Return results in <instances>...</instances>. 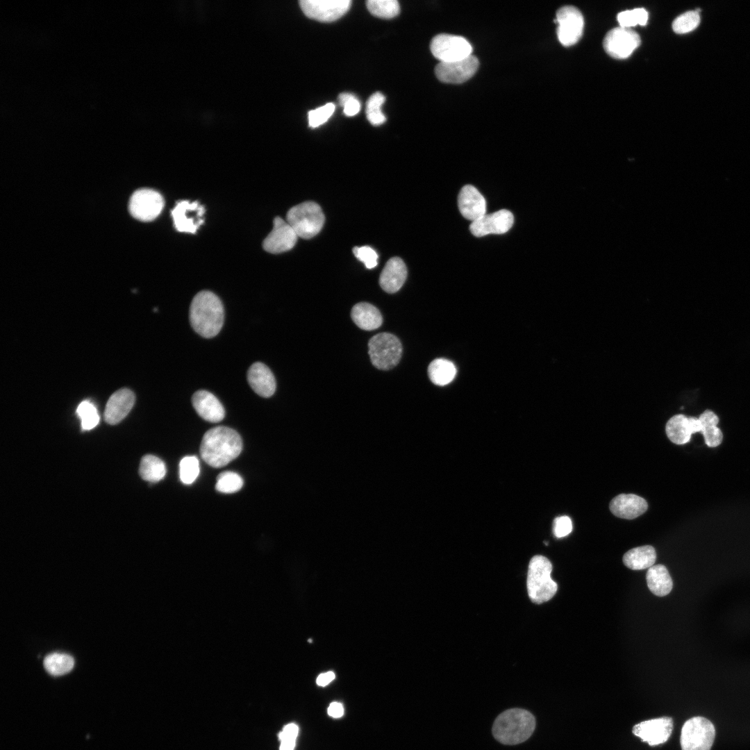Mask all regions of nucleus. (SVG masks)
<instances>
[{
	"label": "nucleus",
	"instance_id": "nucleus-36",
	"mask_svg": "<svg viewBox=\"0 0 750 750\" xmlns=\"http://www.w3.org/2000/svg\"><path fill=\"white\" fill-rule=\"evenodd\" d=\"M76 412L81 420L83 430H91L99 424V415L97 410L90 401H83L78 406Z\"/></svg>",
	"mask_w": 750,
	"mask_h": 750
},
{
	"label": "nucleus",
	"instance_id": "nucleus-2",
	"mask_svg": "<svg viewBox=\"0 0 750 750\" xmlns=\"http://www.w3.org/2000/svg\"><path fill=\"white\" fill-rule=\"evenodd\" d=\"M224 310L220 299L210 291L198 292L193 298L189 311L192 328L201 336L210 338L222 328Z\"/></svg>",
	"mask_w": 750,
	"mask_h": 750
},
{
	"label": "nucleus",
	"instance_id": "nucleus-15",
	"mask_svg": "<svg viewBox=\"0 0 750 750\" xmlns=\"http://www.w3.org/2000/svg\"><path fill=\"white\" fill-rule=\"evenodd\" d=\"M513 223L512 213L503 209L491 214H485L472 222L469 229L476 237H483L489 234H503L511 228Z\"/></svg>",
	"mask_w": 750,
	"mask_h": 750
},
{
	"label": "nucleus",
	"instance_id": "nucleus-9",
	"mask_svg": "<svg viewBox=\"0 0 750 750\" xmlns=\"http://www.w3.org/2000/svg\"><path fill=\"white\" fill-rule=\"evenodd\" d=\"M164 207V199L157 191L149 188L136 190L131 197L128 209L131 215L142 222L155 219Z\"/></svg>",
	"mask_w": 750,
	"mask_h": 750
},
{
	"label": "nucleus",
	"instance_id": "nucleus-4",
	"mask_svg": "<svg viewBox=\"0 0 750 750\" xmlns=\"http://www.w3.org/2000/svg\"><path fill=\"white\" fill-rule=\"evenodd\" d=\"M551 571L552 565L546 557L536 555L531 559L526 585L532 602L542 603L550 600L556 593L558 585L551 578Z\"/></svg>",
	"mask_w": 750,
	"mask_h": 750
},
{
	"label": "nucleus",
	"instance_id": "nucleus-12",
	"mask_svg": "<svg viewBox=\"0 0 750 750\" xmlns=\"http://www.w3.org/2000/svg\"><path fill=\"white\" fill-rule=\"evenodd\" d=\"M603 44L609 56L617 59H624L640 46V38L632 29L619 26L606 34Z\"/></svg>",
	"mask_w": 750,
	"mask_h": 750
},
{
	"label": "nucleus",
	"instance_id": "nucleus-13",
	"mask_svg": "<svg viewBox=\"0 0 750 750\" xmlns=\"http://www.w3.org/2000/svg\"><path fill=\"white\" fill-rule=\"evenodd\" d=\"M479 62L473 55L452 62H440L435 68L437 78L447 83H462L472 78L478 68Z\"/></svg>",
	"mask_w": 750,
	"mask_h": 750
},
{
	"label": "nucleus",
	"instance_id": "nucleus-32",
	"mask_svg": "<svg viewBox=\"0 0 750 750\" xmlns=\"http://www.w3.org/2000/svg\"><path fill=\"white\" fill-rule=\"evenodd\" d=\"M366 5L371 14L383 19L393 18L400 11L399 3L397 0H369Z\"/></svg>",
	"mask_w": 750,
	"mask_h": 750
},
{
	"label": "nucleus",
	"instance_id": "nucleus-43",
	"mask_svg": "<svg viewBox=\"0 0 750 750\" xmlns=\"http://www.w3.org/2000/svg\"><path fill=\"white\" fill-rule=\"evenodd\" d=\"M572 522L568 516H560L553 520V532L556 538H560L568 535L572 531Z\"/></svg>",
	"mask_w": 750,
	"mask_h": 750
},
{
	"label": "nucleus",
	"instance_id": "nucleus-41",
	"mask_svg": "<svg viewBox=\"0 0 750 750\" xmlns=\"http://www.w3.org/2000/svg\"><path fill=\"white\" fill-rule=\"evenodd\" d=\"M353 253L356 258L362 262L367 269H370L374 268L378 264V256L377 253L369 246H362L360 247H355L353 249Z\"/></svg>",
	"mask_w": 750,
	"mask_h": 750
},
{
	"label": "nucleus",
	"instance_id": "nucleus-6",
	"mask_svg": "<svg viewBox=\"0 0 750 750\" xmlns=\"http://www.w3.org/2000/svg\"><path fill=\"white\" fill-rule=\"evenodd\" d=\"M368 353L372 365L378 369L388 370L399 362L401 344L395 335L381 333L373 336L368 342Z\"/></svg>",
	"mask_w": 750,
	"mask_h": 750
},
{
	"label": "nucleus",
	"instance_id": "nucleus-3",
	"mask_svg": "<svg viewBox=\"0 0 750 750\" xmlns=\"http://www.w3.org/2000/svg\"><path fill=\"white\" fill-rule=\"evenodd\" d=\"M535 724V718L530 711L513 708L497 717L492 733L500 743L515 745L525 742L532 735Z\"/></svg>",
	"mask_w": 750,
	"mask_h": 750
},
{
	"label": "nucleus",
	"instance_id": "nucleus-40",
	"mask_svg": "<svg viewBox=\"0 0 750 750\" xmlns=\"http://www.w3.org/2000/svg\"><path fill=\"white\" fill-rule=\"evenodd\" d=\"M299 733V727L294 723L285 725L279 732L278 737L281 741L279 750H294Z\"/></svg>",
	"mask_w": 750,
	"mask_h": 750
},
{
	"label": "nucleus",
	"instance_id": "nucleus-24",
	"mask_svg": "<svg viewBox=\"0 0 750 750\" xmlns=\"http://www.w3.org/2000/svg\"><path fill=\"white\" fill-rule=\"evenodd\" d=\"M407 277V269L399 257L390 258L385 264L379 278L381 288L388 293H394L402 287Z\"/></svg>",
	"mask_w": 750,
	"mask_h": 750
},
{
	"label": "nucleus",
	"instance_id": "nucleus-44",
	"mask_svg": "<svg viewBox=\"0 0 750 750\" xmlns=\"http://www.w3.org/2000/svg\"><path fill=\"white\" fill-rule=\"evenodd\" d=\"M327 712L333 718H339L344 715V708L340 703L333 702L329 705Z\"/></svg>",
	"mask_w": 750,
	"mask_h": 750
},
{
	"label": "nucleus",
	"instance_id": "nucleus-10",
	"mask_svg": "<svg viewBox=\"0 0 750 750\" xmlns=\"http://www.w3.org/2000/svg\"><path fill=\"white\" fill-rule=\"evenodd\" d=\"M555 22L558 24V38L563 46H572L581 38L584 19L581 12L576 7L565 6L560 8L557 11Z\"/></svg>",
	"mask_w": 750,
	"mask_h": 750
},
{
	"label": "nucleus",
	"instance_id": "nucleus-26",
	"mask_svg": "<svg viewBox=\"0 0 750 750\" xmlns=\"http://www.w3.org/2000/svg\"><path fill=\"white\" fill-rule=\"evenodd\" d=\"M646 578L649 590L656 596H666L672 589V578L667 568L662 565L649 567Z\"/></svg>",
	"mask_w": 750,
	"mask_h": 750
},
{
	"label": "nucleus",
	"instance_id": "nucleus-14",
	"mask_svg": "<svg viewBox=\"0 0 750 750\" xmlns=\"http://www.w3.org/2000/svg\"><path fill=\"white\" fill-rule=\"evenodd\" d=\"M171 213L174 226L179 232L195 233L204 222L205 209L198 201H179Z\"/></svg>",
	"mask_w": 750,
	"mask_h": 750
},
{
	"label": "nucleus",
	"instance_id": "nucleus-28",
	"mask_svg": "<svg viewBox=\"0 0 750 750\" xmlns=\"http://www.w3.org/2000/svg\"><path fill=\"white\" fill-rule=\"evenodd\" d=\"M699 419L702 424L701 433L703 435L706 444L709 447L719 446L722 442L723 434L717 426L719 422L717 415L712 410H706L700 415Z\"/></svg>",
	"mask_w": 750,
	"mask_h": 750
},
{
	"label": "nucleus",
	"instance_id": "nucleus-7",
	"mask_svg": "<svg viewBox=\"0 0 750 750\" xmlns=\"http://www.w3.org/2000/svg\"><path fill=\"white\" fill-rule=\"evenodd\" d=\"M715 737V729L710 721L703 717H694L683 724L680 742L682 750H710Z\"/></svg>",
	"mask_w": 750,
	"mask_h": 750
},
{
	"label": "nucleus",
	"instance_id": "nucleus-11",
	"mask_svg": "<svg viewBox=\"0 0 750 750\" xmlns=\"http://www.w3.org/2000/svg\"><path fill=\"white\" fill-rule=\"evenodd\" d=\"M300 7L309 18L331 22L343 16L350 8L351 0H301Z\"/></svg>",
	"mask_w": 750,
	"mask_h": 750
},
{
	"label": "nucleus",
	"instance_id": "nucleus-33",
	"mask_svg": "<svg viewBox=\"0 0 750 750\" xmlns=\"http://www.w3.org/2000/svg\"><path fill=\"white\" fill-rule=\"evenodd\" d=\"M385 101V96L379 92L372 94L368 99L365 112L371 124L380 126L385 122L386 117L381 111V106Z\"/></svg>",
	"mask_w": 750,
	"mask_h": 750
},
{
	"label": "nucleus",
	"instance_id": "nucleus-22",
	"mask_svg": "<svg viewBox=\"0 0 750 750\" xmlns=\"http://www.w3.org/2000/svg\"><path fill=\"white\" fill-rule=\"evenodd\" d=\"M648 504L646 500L633 494H621L613 498L610 503L611 512L622 519H633L646 512Z\"/></svg>",
	"mask_w": 750,
	"mask_h": 750
},
{
	"label": "nucleus",
	"instance_id": "nucleus-23",
	"mask_svg": "<svg viewBox=\"0 0 750 750\" xmlns=\"http://www.w3.org/2000/svg\"><path fill=\"white\" fill-rule=\"evenodd\" d=\"M247 381L252 390L259 396L269 397L276 388V380L269 368L265 364L256 362L251 365L247 372Z\"/></svg>",
	"mask_w": 750,
	"mask_h": 750
},
{
	"label": "nucleus",
	"instance_id": "nucleus-38",
	"mask_svg": "<svg viewBox=\"0 0 750 750\" xmlns=\"http://www.w3.org/2000/svg\"><path fill=\"white\" fill-rule=\"evenodd\" d=\"M617 18L621 27L630 28L638 24L645 26L648 20V12L642 8H635L619 12Z\"/></svg>",
	"mask_w": 750,
	"mask_h": 750
},
{
	"label": "nucleus",
	"instance_id": "nucleus-20",
	"mask_svg": "<svg viewBox=\"0 0 750 750\" xmlns=\"http://www.w3.org/2000/svg\"><path fill=\"white\" fill-rule=\"evenodd\" d=\"M135 401L133 392L128 388H122L114 392L106 406V422L111 425L120 422L131 411Z\"/></svg>",
	"mask_w": 750,
	"mask_h": 750
},
{
	"label": "nucleus",
	"instance_id": "nucleus-5",
	"mask_svg": "<svg viewBox=\"0 0 750 750\" xmlns=\"http://www.w3.org/2000/svg\"><path fill=\"white\" fill-rule=\"evenodd\" d=\"M286 219L298 237L310 239L321 231L325 217L317 203L306 201L291 208L287 213Z\"/></svg>",
	"mask_w": 750,
	"mask_h": 750
},
{
	"label": "nucleus",
	"instance_id": "nucleus-25",
	"mask_svg": "<svg viewBox=\"0 0 750 750\" xmlns=\"http://www.w3.org/2000/svg\"><path fill=\"white\" fill-rule=\"evenodd\" d=\"M351 319L361 329L372 331L380 327L383 322L380 311L373 305L361 302L351 309Z\"/></svg>",
	"mask_w": 750,
	"mask_h": 750
},
{
	"label": "nucleus",
	"instance_id": "nucleus-42",
	"mask_svg": "<svg viewBox=\"0 0 750 750\" xmlns=\"http://www.w3.org/2000/svg\"><path fill=\"white\" fill-rule=\"evenodd\" d=\"M338 103L343 107L346 116L352 117L360 110V103L356 97L351 93L343 92L338 96Z\"/></svg>",
	"mask_w": 750,
	"mask_h": 750
},
{
	"label": "nucleus",
	"instance_id": "nucleus-39",
	"mask_svg": "<svg viewBox=\"0 0 750 750\" xmlns=\"http://www.w3.org/2000/svg\"><path fill=\"white\" fill-rule=\"evenodd\" d=\"M335 106L328 103L308 112V124L311 128H316L324 124L333 114Z\"/></svg>",
	"mask_w": 750,
	"mask_h": 750
},
{
	"label": "nucleus",
	"instance_id": "nucleus-8",
	"mask_svg": "<svg viewBox=\"0 0 750 750\" xmlns=\"http://www.w3.org/2000/svg\"><path fill=\"white\" fill-rule=\"evenodd\" d=\"M434 57L440 62H452L467 58L472 55L471 44L463 37L439 34L435 36L430 44Z\"/></svg>",
	"mask_w": 750,
	"mask_h": 750
},
{
	"label": "nucleus",
	"instance_id": "nucleus-17",
	"mask_svg": "<svg viewBox=\"0 0 750 750\" xmlns=\"http://www.w3.org/2000/svg\"><path fill=\"white\" fill-rule=\"evenodd\" d=\"M672 730V719L662 717L637 724L633 728V733L643 742L654 746L665 742L670 737Z\"/></svg>",
	"mask_w": 750,
	"mask_h": 750
},
{
	"label": "nucleus",
	"instance_id": "nucleus-35",
	"mask_svg": "<svg viewBox=\"0 0 750 750\" xmlns=\"http://www.w3.org/2000/svg\"><path fill=\"white\" fill-rule=\"evenodd\" d=\"M698 10H690L678 16L672 23L674 31L678 34H684L694 30L700 23V15Z\"/></svg>",
	"mask_w": 750,
	"mask_h": 750
},
{
	"label": "nucleus",
	"instance_id": "nucleus-45",
	"mask_svg": "<svg viewBox=\"0 0 750 750\" xmlns=\"http://www.w3.org/2000/svg\"><path fill=\"white\" fill-rule=\"evenodd\" d=\"M335 676L334 672H325L318 676L316 680V683L318 685L324 687L329 684L335 678Z\"/></svg>",
	"mask_w": 750,
	"mask_h": 750
},
{
	"label": "nucleus",
	"instance_id": "nucleus-37",
	"mask_svg": "<svg viewBox=\"0 0 750 750\" xmlns=\"http://www.w3.org/2000/svg\"><path fill=\"white\" fill-rule=\"evenodd\" d=\"M199 472V462L196 456H185L181 459L179 464V475L183 484L190 485L194 482Z\"/></svg>",
	"mask_w": 750,
	"mask_h": 750
},
{
	"label": "nucleus",
	"instance_id": "nucleus-18",
	"mask_svg": "<svg viewBox=\"0 0 750 750\" xmlns=\"http://www.w3.org/2000/svg\"><path fill=\"white\" fill-rule=\"evenodd\" d=\"M702 424L699 417L678 414L667 422L665 431L668 438L676 444L688 443L693 433L701 432Z\"/></svg>",
	"mask_w": 750,
	"mask_h": 750
},
{
	"label": "nucleus",
	"instance_id": "nucleus-21",
	"mask_svg": "<svg viewBox=\"0 0 750 750\" xmlns=\"http://www.w3.org/2000/svg\"><path fill=\"white\" fill-rule=\"evenodd\" d=\"M192 403L197 414L207 422H219L225 416L223 405L213 394L208 391H197L192 397Z\"/></svg>",
	"mask_w": 750,
	"mask_h": 750
},
{
	"label": "nucleus",
	"instance_id": "nucleus-34",
	"mask_svg": "<svg viewBox=\"0 0 750 750\" xmlns=\"http://www.w3.org/2000/svg\"><path fill=\"white\" fill-rule=\"evenodd\" d=\"M242 477L234 472H224L218 475L215 489L219 492L231 494L239 491L243 486Z\"/></svg>",
	"mask_w": 750,
	"mask_h": 750
},
{
	"label": "nucleus",
	"instance_id": "nucleus-31",
	"mask_svg": "<svg viewBox=\"0 0 750 750\" xmlns=\"http://www.w3.org/2000/svg\"><path fill=\"white\" fill-rule=\"evenodd\" d=\"M74 665V658L65 653H53L44 660L45 669L53 676H61L69 672Z\"/></svg>",
	"mask_w": 750,
	"mask_h": 750
},
{
	"label": "nucleus",
	"instance_id": "nucleus-27",
	"mask_svg": "<svg viewBox=\"0 0 750 750\" xmlns=\"http://www.w3.org/2000/svg\"><path fill=\"white\" fill-rule=\"evenodd\" d=\"M656 560V550L650 545L631 549L623 556L624 564L633 570L649 568L654 565Z\"/></svg>",
	"mask_w": 750,
	"mask_h": 750
},
{
	"label": "nucleus",
	"instance_id": "nucleus-30",
	"mask_svg": "<svg viewBox=\"0 0 750 750\" xmlns=\"http://www.w3.org/2000/svg\"><path fill=\"white\" fill-rule=\"evenodd\" d=\"M166 472L165 464L160 458L150 454L142 458L140 474L144 481L151 483L158 482L165 476Z\"/></svg>",
	"mask_w": 750,
	"mask_h": 750
},
{
	"label": "nucleus",
	"instance_id": "nucleus-1",
	"mask_svg": "<svg viewBox=\"0 0 750 750\" xmlns=\"http://www.w3.org/2000/svg\"><path fill=\"white\" fill-rule=\"evenodd\" d=\"M242 449L239 433L226 426H217L205 433L200 445L201 458L210 466L222 467L235 459Z\"/></svg>",
	"mask_w": 750,
	"mask_h": 750
},
{
	"label": "nucleus",
	"instance_id": "nucleus-29",
	"mask_svg": "<svg viewBox=\"0 0 750 750\" xmlns=\"http://www.w3.org/2000/svg\"><path fill=\"white\" fill-rule=\"evenodd\" d=\"M428 374L432 383L443 386L453 380L456 374V368L451 361L444 358H438L430 363Z\"/></svg>",
	"mask_w": 750,
	"mask_h": 750
},
{
	"label": "nucleus",
	"instance_id": "nucleus-19",
	"mask_svg": "<svg viewBox=\"0 0 750 750\" xmlns=\"http://www.w3.org/2000/svg\"><path fill=\"white\" fill-rule=\"evenodd\" d=\"M458 205L461 215L472 222L486 214L485 198L471 185H466L461 188L458 197Z\"/></svg>",
	"mask_w": 750,
	"mask_h": 750
},
{
	"label": "nucleus",
	"instance_id": "nucleus-16",
	"mask_svg": "<svg viewBox=\"0 0 750 750\" xmlns=\"http://www.w3.org/2000/svg\"><path fill=\"white\" fill-rule=\"evenodd\" d=\"M298 235L292 226L280 217L274 219L272 231L263 241V249L271 253H280L292 249Z\"/></svg>",
	"mask_w": 750,
	"mask_h": 750
}]
</instances>
